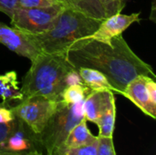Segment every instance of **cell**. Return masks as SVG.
Here are the masks:
<instances>
[{"label": "cell", "instance_id": "obj_21", "mask_svg": "<svg viewBox=\"0 0 156 155\" xmlns=\"http://www.w3.org/2000/svg\"><path fill=\"white\" fill-rule=\"evenodd\" d=\"M58 3L57 0H18L17 5L22 8H38L51 6Z\"/></svg>", "mask_w": 156, "mask_h": 155}, {"label": "cell", "instance_id": "obj_15", "mask_svg": "<svg viewBox=\"0 0 156 155\" xmlns=\"http://www.w3.org/2000/svg\"><path fill=\"white\" fill-rule=\"evenodd\" d=\"M0 98L4 102L23 100L16 71L12 70L0 75Z\"/></svg>", "mask_w": 156, "mask_h": 155}, {"label": "cell", "instance_id": "obj_16", "mask_svg": "<svg viewBox=\"0 0 156 155\" xmlns=\"http://www.w3.org/2000/svg\"><path fill=\"white\" fill-rule=\"evenodd\" d=\"M116 120V105L113 100L95 123L99 128V137H113Z\"/></svg>", "mask_w": 156, "mask_h": 155}, {"label": "cell", "instance_id": "obj_13", "mask_svg": "<svg viewBox=\"0 0 156 155\" xmlns=\"http://www.w3.org/2000/svg\"><path fill=\"white\" fill-rule=\"evenodd\" d=\"M64 7L79 12L86 16L103 20L106 15L99 0H58Z\"/></svg>", "mask_w": 156, "mask_h": 155}, {"label": "cell", "instance_id": "obj_3", "mask_svg": "<svg viewBox=\"0 0 156 155\" xmlns=\"http://www.w3.org/2000/svg\"><path fill=\"white\" fill-rule=\"evenodd\" d=\"M101 22L65 7L48 30L38 34H25L40 53L65 54L74 42L90 37Z\"/></svg>", "mask_w": 156, "mask_h": 155}, {"label": "cell", "instance_id": "obj_17", "mask_svg": "<svg viewBox=\"0 0 156 155\" xmlns=\"http://www.w3.org/2000/svg\"><path fill=\"white\" fill-rule=\"evenodd\" d=\"M91 90L83 84H73L67 86L60 94V100L66 104H76L84 101Z\"/></svg>", "mask_w": 156, "mask_h": 155}, {"label": "cell", "instance_id": "obj_8", "mask_svg": "<svg viewBox=\"0 0 156 155\" xmlns=\"http://www.w3.org/2000/svg\"><path fill=\"white\" fill-rule=\"evenodd\" d=\"M140 21V13H133L130 15L119 13L101 20L97 30L90 37L98 41L110 43L112 38L122 35L132 24Z\"/></svg>", "mask_w": 156, "mask_h": 155}, {"label": "cell", "instance_id": "obj_5", "mask_svg": "<svg viewBox=\"0 0 156 155\" xmlns=\"http://www.w3.org/2000/svg\"><path fill=\"white\" fill-rule=\"evenodd\" d=\"M58 104V101L41 96H31L24 98L11 109L14 115L37 135L44 130Z\"/></svg>", "mask_w": 156, "mask_h": 155}, {"label": "cell", "instance_id": "obj_19", "mask_svg": "<svg viewBox=\"0 0 156 155\" xmlns=\"http://www.w3.org/2000/svg\"><path fill=\"white\" fill-rule=\"evenodd\" d=\"M98 137L97 155H116L113 137Z\"/></svg>", "mask_w": 156, "mask_h": 155}, {"label": "cell", "instance_id": "obj_4", "mask_svg": "<svg viewBox=\"0 0 156 155\" xmlns=\"http://www.w3.org/2000/svg\"><path fill=\"white\" fill-rule=\"evenodd\" d=\"M83 120H85L83 101L66 104L59 100L44 130L37 135V142L45 150L46 154H58L70 131Z\"/></svg>", "mask_w": 156, "mask_h": 155}, {"label": "cell", "instance_id": "obj_2", "mask_svg": "<svg viewBox=\"0 0 156 155\" xmlns=\"http://www.w3.org/2000/svg\"><path fill=\"white\" fill-rule=\"evenodd\" d=\"M73 84L82 82L78 71L68 62L65 54L39 53L31 60L20 90L24 98L41 96L59 101L63 90Z\"/></svg>", "mask_w": 156, "mask_h": 155}, {"label": "cell", "instance_id": "obj_7", "mask_svg": "<svg viewBox=\"0 0 156 155\" xmlns=\"http://www.w3.org/2000/svg\"><path fill=\"white\" fill-rule=\"evenodd\" d=\"M122 95L130 100L144 114L155 119L156 82L154 79L146 75H139L126 85Z\"/></svg>", "mask_w": 156, "mask_h": 155}, {"label": "cell", "instance_id": "obj_6", "mask_svg": "<svg viewBox=\"0 0 156 155\" xmlns=\"http://www.w3.org/2000/svg\"><path fill=\"white\" fill-rule=\"evenodd\" d=\"M64 8L61 3L48 7H17L13 16L10 18L11 25L26 34L42 33L53 25L54 21Z\"/></svg>", "mask_w": 156, "mask_h": 155}, {"label": "cell", "instance_id": "obj_1", "mask_svg": "<svg viewBox=\"0 0 156 155\" xmlns=\"http://www.w3.org/2000/svg\"><path fill=\"white\" fill-rule=\"evenodd\" d=\"M65 56L76 70L89 68L101 72L119 94L139 75L156 79L153 68L132 50L122 35L112 38L110 43L90 37L79 39L68 48Z\"/></svg>", "mask_w": 156, "mask_h": 155}, {"label": "cell", "instance_id": "obj_23", "mask_svg": "<svg viewBox=\"0 0 156 155\" xmlns=\"http://www.w3.org/2000/svg\"><path fill=\"white\" fill-rule=\"evenodd\" d=\"M17 123V118L16 117L15 120L8 123H0V148L5 139L9 136V134L14 131Z\"/></svg>", "mask_w": 156, "mask_h": 155}, {"label": "cell", "instance_id": "obj_24", "mask_svg": "<svg viewBox=\"0 0 156 155\" xmlns=\"http://www.w3.org/2000/svg\"><path fill=\"white\" fill-rule=\"evenodd\" d=\"M17 1L18 0H0V11L11 18L16 9L18 7Z\"/></svg>", "mask_w": 156, "mask_h": 155}, {"label": "cell", "instance_id": "obj_10", "mask_svg": "<svg viewBox=\"0 0 156 155\" xmlns=\"http://www.w3.org/2000/svg\"><path fill=\"white\" fill-rule=\"evenodd\" d=\"M38 146L40 145L37 142V134H35L22 121L17 118L16 128L3 143L0 151L23 153L39 150Z\"/></svg>", "mask_w": 156, "mask_h": 155}, {"label": "cell", "instance_id": "obj_26", "mask_svg": "<svg viewBox=\"0 0 156 155\" xmlns=\"http://www.w3.org/2000/svg\"><path fill=\"white\" fill-rule=\"evenodd\" d=\"M57 1H58V0H57Z\"/></svg>", "mask_w": 156, "mask_h": 155}, {"label": "cell", "instance_id": "obj_18", "mask_svg": "<svg viewBox=\"0 0 156 155\" xmlns=\"http://www.w3.org/2000/svg\"><path fill=\"white\" fill-rule=\"evenodd\" d=\"M104 9L106 17L119 14L124 8L127 0H99Z\"/></svg>", "mask_w": 156, "mask_h": 155}, {"label": "cell", "instance_id": "obj_25", "mask_svg": "<svg viewBox=\"0 0 156 155\" xmlns=\"http://www.w3.org/2000/svg\"><path fill=\"white\" fill-rule=\"evenodd\" d=\"M0 155H47L40 150H33L28 152L23 153H13V152H6V151H0Z\"/></svg>", "mask_w": 156, "mask_h": 155}, {"label": "cell", "instance_id": "obj_12", "mask_svg": "<svg viewBox=\"0 0 156 155\" xmlns=\"http://www.w3.org/2000/svg\"><path fill=\"white\" fill-rule=\"evenodd\" d=\"M97 139L98 137L94 136L89 130L87 126V121L83 120L70 131V132L69 133L68 137L64 142L63 147L60 150L59 153L66 149L77 148L80 146L92 144L97 141Z\"/></svg>", "mask_w": 156, "mask_h": 155}, {"label": "cell", "instance_id": "obj_11", "mask_svg": "<svg viewBox=\"0 0 156 155\" xmlns=\"http://www.w3.org/2000/svg\"><path fill=\"white\" fill-rule=\"evenodd\" d=\"M113 100H115L114 95L111 90H91L83 101L85 120L96 123Z\"/></svg>", "mask_w": 156, "mask_h": 155}, {"label": "cell", "instance_id": "obj_9", "mask_svg": "<svg viewBox=\"0 0 156 155\" xmlns=\"http://www.w3.org/2000/svg\"><path fill=\"white\" fill-rule=\"evenodd\" d=\"M0 43L16 54L33 60L40 52L30 42L26 34L14 26L0 22Z\"/></svg>", "mask_w": 156, "mask_h": 155}, {"label": "cell", "instance_id": "obj_22", "mask_svg": "<svg viewBox=\"0 0 156 155\" xmlns=\"http://www.w3.org/2000/svg\"><path fill=\"white\" fill-rule=\"evenodd\" d=\"M16 116L14 115L9 102L0 103V123H8L15 120Z\"/></svg>", "mask_w": 156, "mask_h": 155}, {"label": "cell", "instance_id": "obj_20", "mask_svg": "<svg viewBox=\"0 0 156 155\" xmlns=\"http://www.w3.org/2000/svg\"><path fill=\"white\" fill-rule=\"evenodd\" d=\"M98 140V139H97ZM97 141L92 144L70 148L62 151L58 155H97Z\"/></svg>", "mask_w": 156, "mask_h": 155}, {"label": "cell", "instance_id": "obj_14", "mask_svg": "<svg viewBox=\"0 0 156 155\" xmlns=\"http://www.w3.org/2000/svg\"><path fill=\"white\" fill-rule=\"evenodd\" d=\"M77 71L82 84L90 90H111L115 92L114 88L101 72L89 68H80Z\"/></svg>", "mask_w": 156, "mask_h": 155}]
</instances>
